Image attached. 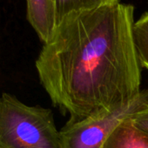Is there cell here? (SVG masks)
Segmentation results:
<instances>
[{
  "label": "cell",
  "mask_w": 148,
  "mask_h": 148,
  "mask_svg": "<svg viewBox=\"0 0 148 148\" xmlns=\"http://www.w3.org/2000/svg\"><path fill=\"white\" fill-rule=\"evenodd\" d=\"M134 23V7L119 2L66 17L44 45L37 72L67 123L112 110L141 92Z\"/></svg>",
  "instance_id": "6da1fadb"
},
{
  "label": "cell",
  "mask_w": 148,
  "mask_h": 148,
  "mask_svg": "<svg viewBox=\"0 0 148 148\" xmlns=\"http://www.w3.org/2000/svg\"><path fill=\"white\" fill-rule=\"evenodd\" d=\"M0 148H61L51 110L0 95Z\"/></svg>",
  "instance_id": "7a4b0ae2"
},
{
  "label": "cell",
  "mask_w": 148,
  "mask_h": 148,
  "mask_svg": "<svg viewBox=\"0 0 148 148\" xmlns=\"http://www.w3.org/2000/svg\"><path fill=\"white\" fill-rule=\"evenodd\" d=\"M148 106V89L129 102L96 116L66 123L59 131L61 148H101L113 130L125 119Z\"/></svg>",
  "instance_id": "3957f363"
},
{
  "label": "cell",
  "mask_w": 148,
  "mask_h": 148,
  "mask_svg": "<svg viewBox=\"0 0 148 148\" xmlns=\"http://www.w3.org/2000/svg\"><path fill=\"white\" fill-rule=\"evenodd\" d=\"M27 20L39 39L47 44L58 27L53 0H26Z\"/></svg>",
  "instance_id": "277c9868"
},
{
  "label": "cell",
  "mask_w": 148,
  "mask_h": 148,
  "mask_svg": "<svg viewBox=\"0 0 148 148\" xmlns=\"http://www.w3.org/2000/svg\"><path fill=\"white\" fill-rule=\"evenodd\" d=\"M101 148H148V134L128 118L113 130Z\"/></svg>",
  "instance_id": "5b68a950"
},
{
  "label": "cell",
  "mask_w": 148,
  "mask_h": 148,
  "mask_svg": "<svg viewBox=\"0 0 148 148\" xmlns=\"http://www.w3.org/2000/svg\"><path fill=\"white\" fill-rule=\"evenodd\" d=\"M119 2V0H53L57 25L73 13L91 11Z\"/></svg>",
  "instance_id": "8992f818"
},
{
  "label": "cell",
  "mask_w": 148,
  "mask_h": 148,
  "mask_svg": "<svg viewBox=\"0 0 148 148\" xmlns=\"http://www.w3.org/2000/svg\"><path fill=\"white\" fill-rule=\"evenodd\" d=\"M133 38L140 64L148 71V12L135 21Z\"/></svg>",
  "instance_id": "52a82bcc"
},
{
  "label": "cell",
  "mask_w": 148,
  "mask_h": 148,
  "mask_svg": "<svg viewBox=\"0 0 148 148\" xmlns=\"http://www.w3.org/2000/svg\"><path fill=\"white\" fill-rule=\"evenodd\" d=\"M131 119L135 126L148 134V106L132 115Z\"/></svg>",
  "instance_id": "ba28073f"
}]
</instances>
